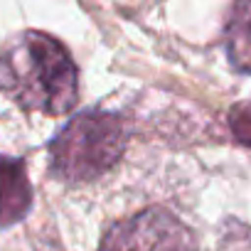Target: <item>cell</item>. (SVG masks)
<instances>
[{
  "mask_svg": "<svg viewBox=\"0 0 251 251\" xmlns=\"http://www.w3.org/2000/svg\"><path fill=\"white\" fill-rule=\"evenodd\" d=\"M123 148L126 128L116 113L84 111L50 143V168L64 182H91L118 163Z\"/></svg>",
  "mask_w": 251,
  "mask_h": 251,
  "instance_id": "2",
  "label": "cell"
},
{
  "mask_svg": "<svg viewBox=\"0 0 251 251\" xmlns=\"http://www.w3.org/2000/svg\"><path fill=\"white\" fill-rule=\"evenodd\" d=\"M224 50L231 69L251 76V0L231 3L224 25Z\"/></svg>",
  "mask_w": 251,
  "mask_h": 251,
  "instance_id": "5",
  "label": "cell"
},
{
  "mask_svg": "<svg viewBox=\"0 0 251 251\" xmlns=\"http://www.w3.org/2000/svg\"><path fill=\"white\" fill-rule=\"evenodd\" d=\"M32 207V187L25 165L0 155V226L20 222Z\"/></svg>",
  "mask_w": 251,
  "mask_h": 251,
  "instance_id": "4",
  "label": "cell"
},
{
  "mask_svg": "<svg viewBox=\"0 0 251 251\" xmlns=\"http://www.w3.org/2000/svg\"><path fill=\"white\" fill-rule=\"evenodd\" d=\"M0 91L23 111L64 116L79 94L76 64L67 47L45 32H20L0 50Z\"/></svg>",
  "mask_w": 251,
  "mask_h": 251,
  "instance_id": "1",
  "label": "cell"
},
{
  "mask_svg": "<svg viewBox=\"0 0 251 251\" xmlns=\"http://www.w3.org/2000/svg\"><path fill=\"white\" fill-rule=\"evenodd\" d=\"M229 126L234 131V138L244 143L246 148H251V99L239 101L229 111Z\"/></svg>",
  "mask_w": 251,
  "mask_h": 251,
  "instance_id": "6",
  "label": "cell"
},
{
  "mask_svg": "<svg viewBox=\"0 0 251 251\" xmlns=\"http://www.w3.org/2000/svg\"><path fill=\"white\" fill-rule=\"evenodd\" d=\"M99 251H197V241L175 214L153 207L113 224Z\"/></svg>",
  "mask_w": 251,
  "mask_h": 251,
  "instance_id": "3",
  "label": "cell"
}]
</instances>
